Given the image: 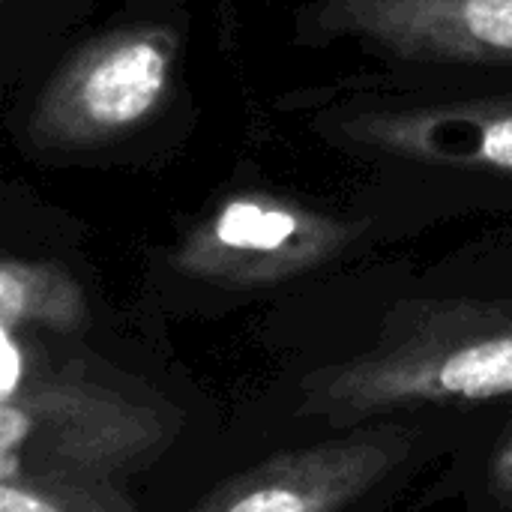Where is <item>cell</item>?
<instances>
[{
    "instance_id": "cell-4",
    "label": "cell",
    "mask_w": 512,
    "mask_h": 512,
    "mask_svg": "<svg viewBox=\"0 0 512 512\" xmlns=\"http://www.w3.org/2000/svg\"><path fill=\"white\" fill-rule=\"evenodd\" d=\"M357 225L276 195H237L174 249V267L222 288H270L342 255Z\"/></svg>"
},
{
    "instance_id": "cell-9",
    "label": "cell",
    "mask_w": 512,
    "mask_h": 512,
    "mask_svg": "<svg viewBox=\"0 0 512 512\" xmlns=\"http://www.w3.org/2000/svg\"><path fill=\"white\" fill-rule=\"evenodd\" d=\"M0 512H138L114 480L60 474L0 477Z\"/></svg>"
},
{
    "instance_id": "cell-6",
    "label": "cell",
    "mask_w": 512,
    "mask_h": 512,
    "mask_svg": "<svg viewBox=\"0 0 512 512\" xmlns=\"http://www.w3.org/2000/svg\"><path fill=\"white\" fill-rule=\"evenodd\" d=\"M408 444L399 429H369L285 450L219 483L186 512H342L402 462Z\"/></svg>"
},
{
    "instance_id": "cell-7",
    "label": "cell",
    "mask_w": 512,
    "mask_h": 512,
    "mask_svg": "<svg viewBox=\"0 0 512 512\" xmlns=\"http://www.w3.org/2000/svg\"><path fill=\"white\" fill-rule=\"evenodd\" d=\"M336 126L345 141L402 162L512 174V96L372 108Z\"/></svg>"
},
{
    "instance_id": "cell-8",
    "label": "cell",
    "mask_w": 512,
    "mask_h": 512,
    "mask_svg": "<svg viewBox=\"0 0 512 512\" xmlns=\"http://www.w3.org/2000/svg\"><path fill=\"white\" fill-rule=\"evenodd\" d=\"M90 321L87 297L78 279L54 264L33 258L0 261V327L24 333L27 327L51 333H81Z\"/></svg>"
},
{
    "instance_id": "cell-3",
    "label": "cell",
    "mask_w": 512,
    "mask_h": 512,
    "mask_svg": "<svg viewBox=\"0 0 512 512\" xmlns=\"http://www.w3.org/2000/svg\"><path fill=\"white\" fill-rule=\"evenodd\" d=\"M177 39L165 27H126L87 42L39 90L27 138L39 150H87L141 126L174 81Z\"/></svg>"
},
{
    "instance_id": "cell-5",
    "label": "cell",
    "mask_w": 512,
    "mask_h": 512,
    "mask_svg": "<svg viewBox=\"0 0 512 512\" xmlns=\"http://www.w3.org/2000/svg\"><path fill=\"white\" fill-rule=\"evenodd\" d=\"M312 27L417 63L512 66V0H315Z\"/></svg>"
},
{
    "instance_id": "cell-2",
    "label": "cell",
    "mask_w": 512,
    "mask_h": 512,
    "mask_svg": "<svg viewBox=\"0 0 512 512\" xmlns=\"http://www.w3.org/2000/svg\"><path fill=\"white\" fill-rule=\"evenodd\" d=\"M0 477L60 474L114 480L150 465L174 438L177 417L156 402L36 366L27 342L0 327Z\"/></svg>"
},
{
    "instance_id": "cell-10",
    "label": "cell",
    "mask_w": 512,
    "mask_h": 512,
    "mask_svg": "<svg viewBox=\"0 0 512 512\" xmlns=\"http://www.w3.org/2000/svg\"><path fill=\"white\" fill-rule=\"evenodd\" d=\"M492 480H495L501 495L512 498V432L501 441V447L492 459Z\"/></svg>"
},
{
    "instance_id": "cell-1",
    "label": "cell",
    "mask_w": 512,
    "mask_h": 512,
    "mask_svg": "<svg viewBox=\"0 0 512 512\" xmlns=\"http://www.w3.org/2000/svg\"><path fill=\"white\" fill-rule=\"evenodd\" d=\"M504 396H512V300H423L402 306L369 351L309 378L300 414L354 423Z\"/></svg>"
}]
</instances>
